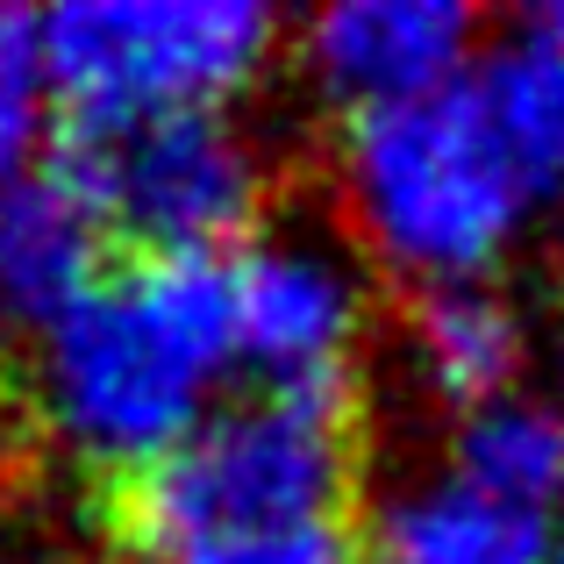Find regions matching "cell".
Masks as SVG:
<instances>
[{"instance_id":"30bf717a","label":"cell","mask_w":564,"mask_h":564,"mask_svg":"<svg viewBox=\"0 0 564 564\" xmlns=\"http://www.w3.org/2000/svg\"><path fill=\"white\" fill-rule=\"evenodd\" d=\"M108 221L65 165H29L0 180V322H57L108 272Z\"/></svg>"},{"instance_id":"52a82bcc","label":"cell","mask_w":564,"mask_h":564,"mask_svg":"<svg viewBox=\"0 0 564 564\" xmlns=\"http://www.w3.org/2000/svg\"><path fill=\"white\" fill-rule=\"evenodd\" d=\"M293 43L315 94L365 115L457 79L479 57V22L457 0H336L307 14Z\"/></svg>"},{"instance_id":"5bb4252c","label":"cell","mask_w":564,"mask_h":564,"mask_svg":"<svg viewBox=\"0 0 564 564\" xmlns=\"http://www.w3.org/2000/svg\"><path fill=\"white\" fill-rule=\"evenodd\" d=\"M551 400H564V258H557V301H551Z\"/></svg>"},{"instance_id":"4fadbf2b","label":"cell","mask_w":564,"mask_h":564,"mask_svg":"<svg viewBox=\"0 0 564 564\" xmlns=\"http://www.w3.org/2000/svg\"><path fill=\"white\" fill-rule=\"evenodd\" d=\"M158 564H365L350 522H293V529H250V536H207Z\"/></svg>"},{"instance_id":"277c9868","label":"cell","mask_w":564,"mask_h":564,"mask_svg":"<svg viewBox=\"0 0 564 564\" xmlns=\"http://www.w3.org/2000/svg\"><path fill=\"white\" fill-rule=\"evenodd\" d=\"M36 43L51 100L100 129L229 108L272 65L279 14L264 0H65L36 14Z\"/></svg>"},{"instance_id":"9a60e30c","label":"cell","mask_w":564,"mask_h":564,"mask_svg":"<svg viewBox=\"0 0 564 564\" xmlns=\"http://www.w3.org/2000/svg\"><path fill=\"white\" fill-rule=\"evenodd\" d=\"M543 29H551V36L564 43V8H551V14H543Z\"/></svg>"},{"instance_id":"6da1fadb","label":"cell","mask_w":564,"mask_h":564,"mask_svg":"<svg viewBox=\"0 0 564 564\" xmlns=\"http://www.w3.org/2000/svg\"><path fill=\"white\" fill-rule=\"evenodd\" d=\"M336 193L379 272L408 286L500 279L564 193V43L529 22L457 79L344 115Z\"/></svg>"},{"instance_id":"7a4b0ae2","label":"cell","mask_w":564,"mask_h":564,"mask_svg":"<svg viewBox=\"0 0 564 564\" xmlns=\"http://www.w3.org/2000/svg\"><path fill=\"white\" fill-rule=\"evenodd\" d=\"M229 372L221 258H137L36 329L29 408L72 471L122 494L221 408Z\"/></svg>"},{"instance_id":"5b68a950","label":"cell","mask_w":564,"mask_h":564,"mask_svg":"<svg viewBox=\"0 0 564 564\" xmlns=\"http://www.w3.org/2000/svg\"><path fill=\"white\" fill-rule=\"evenodd\" d=\"M65 172L108 236H129L143 258H215L221 243H250L279 180L264 137L229 108L79 129Z\"/></svg>"},{"instance_id":"ba28073f","label":"cell","mask_w":564,"mask_h":564,"mask_svg":"<svg viewBox=\"0 0 564 564\" xmlns=\"http://www.w3.org/2000/svg\"><path fill=\"white\" fill-rule=\"evenodd\" d=\"M400 365L436 408L471 414L522 393L536 365V315L508 279H451L414 286L400 315Z\"/></svg>"},{"instance_id":"8fae6325","label":"cell","mask_w":564,"mask_h":564,"mask_svg":"<svg viewBox=\"0 0 564 564\" xmlns=\"http://www.w3.org/2000/svg\"><path fill=\"white\" fill-rule=\"evenodd\" d=\"M443 465L465 471L486 494L514 500V508H536L551 522H564V400L522 386V393L494 400V408L457 414Z\"/></svg>"},{"instance_id":"7c38bea8","label":"cell","mask_w":564,"mask_h":564,"mask_svg":"<svg viewBox=\"0 0 564 564\" xmlns=\"http://www.w3.org/2000/svg\"><path fill=\"white\" fill-rule=\"evenodd\" d=\"M43 115H51V79H43L36 14L0 8V180L36 165Z\"/></svg>"},{"instance_id":"3957f363","label":"cell","mask_w":564,"mask_h":564,"mask_svg":"<svg viewBox=\"0 0 564 564\" xmlns=\"http://www.w3.org/2000/svg\"><path fill=\"white\" fill-rule=\"evenodd\" d=\"M358 486V408L329 393L221 400L172 457L115 494L122 543L143 564L207 536L344 522Z\"/></svg>"},{"instance_id":"9c48e42d","label":"cell","mask_w":564,"mask_h":564,"mask_svg":"<svg viewBox=\"0 0 564 564\" xmlns=\"http://www.w3.org/2000/svg\"><path fill=\"white\" fill-rule=\"evenodd\" d=\"M564 522L536 508L471 486L465 471L436 465L414 479L386 486L372 529H365V557L372 564H551Z\"/></svg>"},{"instance_id":"8992f818","label":"cell","mask_w":564,"mask_h":564,"mask_svg":"<svg viewBox=\"0 0 564 564\" xmlns=\"http://www.w3.org/2000/svg\"><path fill=\"white\" fill-rule=\"evenodd\" d=\"M229 336L258 393L350 400L372 329V279L322 229H258L229 264Z\"/></svg>"},{"instance_id":"2e32d148","label":"cell","mask_w":564,"mask_h":564,"mask_svg":"<svg viewBox=\"0 0 564 564\" xmlns=\"http://www.w3.org/2000/svg\"><path fill=\"white\" fill-rule=\"evenodd\" d=\"M0 564H14V551H8V536H0Z\"/></svg>"},{"instance_id":"e0dca14e","label":"cell","mask_w":564,"mask_h":564,"mask_svg":"<svg viewBox=\"0 0 564 564\" xmlns=\"http://www.w3.org/2000/svg\"><path fill=\"white\" fill-rule=\"evenodd\" d=\"M551 564H564V536H557V557H551Z\"/></svg>"}]
</instances>
